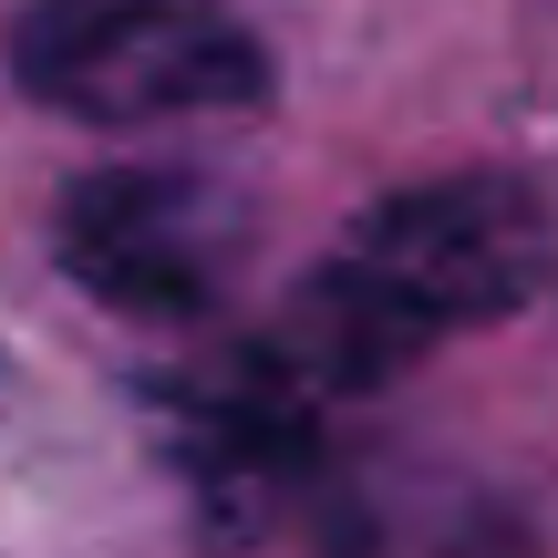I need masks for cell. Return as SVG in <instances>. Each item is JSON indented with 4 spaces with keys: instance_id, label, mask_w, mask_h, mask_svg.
Listing matches in <instances>:
<instances>
[{
    "instance_id": "cell-1",
    "label": "cell",
    "mask_w": 558,
    "mask_h": 558,
    "mask_svg": "<svg viewBox=\"0 0 558 558\" xmlns=\"http://www.w3.org/2000/svg\"><path fill=\"white\" fill-rule=\"evenodd\" d=\"M548 279H558V228L538 186L435 177V186L362 207L352 239L311 269V290L248 341V362L269 383H290L300 403L373 393V383L414 373L435 341L527 311Z\"/></svg>"
},
{
    "instance_id": "cell-2",
    "label": "cell",
    "mask_w": 558,
    "mask_h": 558,
    "mask_svg": "<svg viewBox=\"0 0 558 558\" xmlns=\"http://www.w3.org/2000/svg\"><path fill=\"white\" fill-rule=\"evenodd\" d=\"M11 73L32 104L83 124L259 114L269 52L228 0H32L11 21Z\"/></svg>"
},
{
    "instance_id": "cell-3",
    "label": "cell",
    "mask_w": 558,
    "mask_h": 558,
    "mask_svg": "<svg viewBox=\"0 0 558 558\" xmlns=\"http://www.w3.org/2000/svg\"><path fill=\"white\" fill-rule=\"evenodd\" d=\"M52 248L104 311L124 320H197L228 300L248 259V207L239 186L186 177V166H104L62 186Z\"/></svg>"
}]
</instances>
